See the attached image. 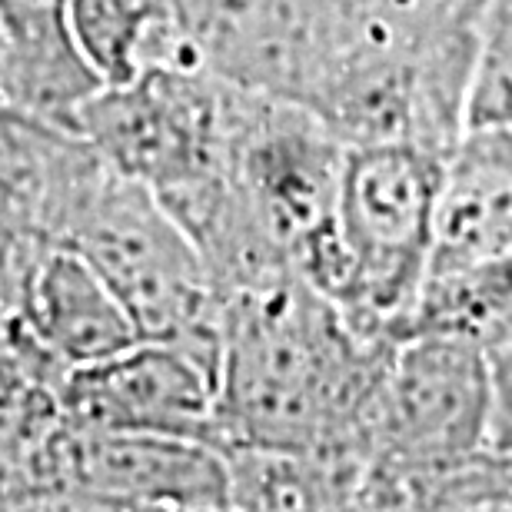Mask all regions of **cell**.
<instances>
[{"label":"cell","mask_w":512,"mask_h":512,"mask_svg":"<svg viewBox=\"0 0 512 512\" xmlns=\"http://www.w3.org/2000/svg\"><path fill=\"white\" fill-rule=\"evenodd\" d=\"M40 233L30 227V220L7 200H0V320H10L17 310V296L24 286L27 266L44 247Z\"/></svg>","instance_id":"obj_17"},{"label":"cell","mask_w":512,"mask_h":512,"mask_svg":"<svg viewBox=\"0 0 512 512\" xmlns=\"http://www.w3.org/2000/svg\"><path fill=\"white\" fill-rule=\"evenodd\" d=\"M87 143L77 130L40 120L0 97V200L47 240V220Z\"/></svg>","instance_id":"obj_15"},{"label":"cell","mask_w":512,"mask_h":512,"mask_svg":"<svg viewBox=\"0 0 512 512\" xmlns=\"http://www.w3.org/2000/svg\"><path fill=\"white\" fill-rule=\"evenodd\" d=\"M396 340L356 330L300 273L220 296L217 443L366 459L363 433Z\"/></svg>","instance_id":"obj_2"},{"label":"cell","mask_w":512,"mask_h":512,"mask_svg":"<svg viewBox=\"0 0 512 512\" xmlns=\"http://www.w3.org/2000/svg\"><path fill=\"white\" fill-rule=\"evenodd\" d=\"M469 124L512 127V0H486L479 17Z\"/></svg>","instance_id":"obj_16"},{"label":"cell","mask_w":512,"mask_h":512,"mask_svg":"<svg viewBox=\"0 0 512 512\" xmlns=\"http://www.w3.org/2000/svg\"><path fill=\"white\" fill-rule=\"evenodd\" d=\"M237 100L240 87L207 64L153 67L97 87L77 107L74 130L110 170L173 203L223 177Z\"/></svg>","instance_id":"obj_7"},{"label":"cell","mask_w":512,"mask_h":512,"mask_svg":"<svg viewBox=\"0 0 512 512\" xmlns=\"http://www.w3.org/2000/svg\"><path fill=\"white\" fill-rule=\"evenodd\" d=\"M230 509H356L366 459L320 449H223Z\"/></svg>","instance_id":"obj_14"},{"label":"cell","mask_w":512,"mask_h":512,"mask_svg":"<svg viewBox=\"0 0 512 512\" xmlns=\"http://www.w3.org/2000/svg\"><path fill=\"white\" fill-rule=\"evenodd\" d=\"M356 509H426L433 486L493 446L486 346L453 333L393 343L366 416Z\"/></svg>","instance_id":"obj_3"},{"label":"cell","mask_w":512,"mask_h":512,"mask_svg":"<svg viewBox=\"0 0 512 512\" xmlns=\"http://www.w3.org/2000/svg\"><path fill=\"white\" fill-rule=\"evenodd\" d=\"M346 143L306 110L240 90L227 150L233 220L273 263L330 296Z\"/></svg>","instance_id":"obj_6"},{"label":"cell","mask_w":512,"mask_h":512,"mask_svg":"<svg viewBox=\"0 0 512 512\" xmlns=\"http://www.w3.org/2000/svg\"><path fill=\"white\" fill-rule=\"evenodd\" d=\"M499 256H512V127L469 124L446 157L429 273Z\"/></svg>","instance_id":"obj_11"},{"label":"cell","mask_w":512,"mask_h":512,"mask_svg":"<svg viewBox=\"0 0 512 512\" xmlns=\"http://www.w3.org/2000/svg\"><path fill=\"white\" fill-rule=\"evenodd\" d=\"M74 37L100 87L153 67L203 64L183 0H70Z\"/></svg>","instance_id":"obj_13"},{"label":"cell","mask_w":512,"mask_h":512,"mask_svg":"<svg viewBox=\"0 0 512 512\" xmlns=\"http://www.w3.org/2000/svg\"><path fill=\"white\" fill-rule=\"evenodd\" d=\"M493 380V446L512 449V323L486 343Z\"/></svg>","instance_id":"obj_18"},{"label":"cell","mask_w":512,"mask_h":512,"mask_svg":"<svg viewBox=\"0 0 512 512\" xmlns=\"http://www.w3.org/2000/svg\"><path fill=\"white\" fill-rule=\"evenodd\" d=\"M10 320L67 370L107 360L140 340L104 276L64 243H44L37 250Z\"/></svg>","instance_id":"obj_10"},{"label":"cell","mask_w":512,"mask_h":512,"mask_svg":"<svg viewBox=\"0 0 512 512\" xmlns=\"http://www.w3.org/2000/svg\"><path fill=\"white\" fill-rule=\"evenodd\" d=\"M486 0H237L200 34L213 74L323 120L343 143L449 153L469 127Z\"/></svg>","instance_id":"obj_1"},{"label":"cell","mask_w":512,"mask_h":512,"mask_svg":"<svg viewBox=\"0 0 512 512\" xmlns=\"http://www.w3.org/2000/svg\"><path fill=\"white\" fill-rule=\"evenodd\" d=\"M17 509H230L227 456L203 439L114 433L60 419L30 456Z\"/></svg>","instance_id":"obj_8"},{"label":"cell","mask_w":512,"mask_h":512,"mask_svg":"<svg viewBox=\"0 0 512 512\" xmlns=\"http://www.w3.org/2000/svg\"><path fill=\"white\" fill-rule=\"evenodd\" d=\"M50 243L77 250L124 303L140 340L220 353V293L193 240L147 187L104 160L70 190Z\"/></svg>","instance_id":"obj_4"},{"label":"cell","mask_w":512,"mask_h":512,"mask_svg":"<svg viewBox=\"0 0 512 512\" xmlns=\"http://www.w3.org/2000/svg\"><path fill=\"white\" fill-rule=\"evenodd\" d=\"M446 157L406 140L346 143L330 300L366 336L399 340L409 330L433 260Z\"/></svg>","instance_id":"obj_5"},{"label":"cell","mask_w":512,"mask_h":512,"mask_svg":"<svg viewBox=\"0 0 512 512\" xmlns=\"http://www.w3.org/2000/svg\"><path fill=\"white\" fill-rule=\"evenodd\" d=\"M64 419L87 429L217 443V360L183 343L137 340L67 373Z\"/></svg>","instance_id":"obj_9"},{"label":"cell","mask_w":512,"mask_h":512,"mask_svg":"<svg viewBox=\"0 0 512 512\" xmlns=\"http://www.w3.org/2000/svg\"><path fill=\"white\" fill-rule=\"evenodd\" d=\"M100 87L74 37L70 0H0V97L74 130V114Z\"/></svg>","instance_id":"obj_12"}]
</instances>
